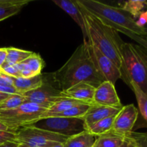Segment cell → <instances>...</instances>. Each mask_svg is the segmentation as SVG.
<instances>
[{
	"label": "cell",
	"instance_id": "obj_1",
	"mask_svg": "<svg viewBox=\"0 0 147 147\" xmlns=\"http://www.w3.org/2000/svg\"><path fill=\"white\" fill-rule=\"evenodd\" d=\"M52 76L60 90L79 83H86L96 88L106 81L96 65L87 40H83L64 65L52 73Z\"/></svg>",
	"mask_w": 147,
	"mask_h": 147
},
{
	"label": "cell",
	"instance_id": "obj_2",
	"mask_svg": "<svg viewBox=\"0 0 147 147\" xmlns=\"http://www.w3.org/2000/svg\"><path fill=\"white\" fill-rule=\"evenodd\" d=\"M78 6L84 19L88 40L96 46L106 57L111 60L120 70H121L123 63L121 47L124 42L122 41L120 36L118 34V32L106 25L98 18L86 11L81 6L78 4Z\"/></svg>",
	"mask_w": 147,
	"mask_h": 147
},
{
	"label": "cell",
	"instance_id": "obj_3",
	"mask_svg": "<svg viewBox=\"0 0 147 147\" xmlns=\"http://www.w3.org/2000/svg\"><path fill=\"white\" fill-rule=\"evenodd\" d=\"M78 5L98 18L106 25L125 35L146 36L144 28L139 27L131 15L121 7H113L96 0H76Z\"/></svg>",
	"mask_w": 147,
	"mask_h": 147
},
{
	"label": "cell",
	"instance_id": "obj_4",
	"mask_svg": "<svg viewBox=\"0 0 147 147\" xmlns=\"http://www.w3.org/2000/svg\"><path fill=\"white\" fill-rule=\"evenodd\" d=\"M121 54V79L129 86L134 82L147 93V52L139 45L123 42Z\"/></svg>",
	"mask_w": 147,
	"mask_h": 147
},
{
	"label": "cell",
	"instance_id": "obj_5",
	"mask_svg": "<svg viewBox=\"0 0 147 147\" xmlns=\"http://www.w3.org/2000/svg\"><path fill=\"white\" fill-rule=\"evenodd\" d=\"M46 111V108L26 102L14 109L0 111V122L5 125L9 131L16 133L19 129L32 126L40 121Z\"/></svg>",
	"mask_w": 147,
	"mask_h": 147
},
{
	"label": "cell",
	"instance_id": "obj_6",
	"mask_svg": "<svg viewBox=\"0 0 147 147\" xmlns=\"http://www.w3.org/2000/svg\"><path fill=\"white\" fill-rule=\"evenodd\" d=\"M68 137L34 126L22 128L16 132L19 147H50L55 143L65 144Z\"/></svg>",
	"mask_w": 147,
	"mask_h": 147
},
{
	"label": "cell",
	"instance_id": "obj_7",
	"mask_svg": "<svg viewBox=\"0 0 147 147\" xmlns=\"http://www.w3.org/2000/svg\"><path fill=\"white\" fill-rule=\"evenodd\" d=\"M32 126L68 138L87 131L83 119L78 118L50 117L41 119Z\"/></svg>",
	"mask_w": 147,
	"mask_h": 147
},
{
	"label": "cell",
	"instance_id": "obj_8",
	"mask_svg": "<svg viewBox=\"0 0 147 147\" xmlns=\"http://www.w3.org/2000/svg\"><path fill=\"white\" fill-rule=\"evenodd\" d=\"M61 91L56 86L53 78H52V80H48L47 78H45L43 74V83L40 87L21 96L25 98L26 102L35 103L48 109L52 105L61 98Z\"/></svg>",
	"mask_w": 147,
	"mask_h": 147
},
{
	"label": "cell",
	"instance_id": "obj_9",
	"mask_svg": "<svg viewBox=\"0 0 147 147\" xmlns=\"http://www.w3.org/2000/svg\"><path fill=\"white\" fill-rule=\"evenodd\" d=\"M139 111L134 104L123 106L113 121L111 131L122 136H127L132 132L137 121Z\"/></svg>",
	"mask_w": 147,
	"mask_h": 147
},
{
	"label": "cell",
	"instance_id": "obj_10",
	"mask_svg": "<svg viewBox=\"0 0 147 147\" xmlns=\"http://www.w3.org/2000/svg\"><path fill=\"white\" fill-rule=\"evenodd\" d=\"M88 43L90 51L93 54L99 71L103 75L106 80L115 85L118 79L121 78V72L120 69L112 62L111 60L103 54L96 46L89 41Z\"/></svg>",
	"mask_w": 147,
	"mask_h": 147
},
{
	"label": "cell",
	"instance_id": "obj_11",
	"mask_svg": "<svg viewBox=\"0 0 147 147\" xmlns=\"http://www.w3.org/2000/svg\"><path fill=\"white\" fill-rule=\"evenodd\" d=\"M93 102L94 104L100 106L116 109L123 108L120 98L116 93L115 85L107 80L103 82L96 88L93 96Z\"/></svg>",
	"mask_w": 147,
	"mask_h": 147
},
{
	"label": "cell",
	"instance_id": "obj_12",
	"mask_svg": "<svg viewBox=\"0 0 147 147\" xmlns=\"http://www.w3.org/2000/svg\"><path fill=\"white\" fill-rule=\"evenodd\" d=\"M96 88L86 83H79L66 90H62L60 97L74 99L84 103L94 104L93 96Z\"/></svg>",
	"mask_w": 147,
	"mask_h": 147
},
{
	"label": "cell",
	"instance_id": "obj_13",
	"mask_svg": "<svg viewBox=\"0 0 147 147\" xmlns=\"http://www.w3.org/2000/svg\"><path fill=\"white\" fill-rule=\"evenodd\" d=\"M121 109L108 107V106H100L97 104H92L89 107L83 119L86 124L87 131L90 126L99 121L104 119L109 116L117 115Z\"/></svg>",
	"mask_w": 147,
	"mask_h": 147
},
{
	"label": "cell",
	"instance_id": "obj_14",
	"mask_svg": "<svg viewBox=\"0 0 147 147\" xmlns=\"http://www.w3.org/2000/svg\"><path fill=\"white\" fill-rule=\"evenodd\" d=\"M53 2L55 3L57 7L65 11L75 22L77 23L78 25L81 30L83 34V40H88V34L85 25L84 19H83L82 13L80 8L75 1L70 0H53Z\"/></svg>",
	"mask_w": 147,
	"mask_h": 147
},
{
	"label": "cell",
	"instance_id": "obj_15",
	"mask_svg": "<svg viewBox=\"0 0 147 147\" xmlns=\"http://www.w3.org/2000/svg\"><path fill=\"white\" fill-rule=\"evenodd\" d=\"M44 65L41 56L34 53L25 60L17 64L22 78H31L41 74Z\"/></svg>",
	"mask_w": 147,
	"mask_h": 147
},
{
	"label": "cell",
	"instance_id": "obj_16",
	"mask_svg": "<svg viewBox=\"0 0 147 147\" xmlns=\"http://www.w3.org/2000/svg\"><path fill=\"white\" fill-rule=\"evenodd\" d=\"M43 83V74L31 78H13V87L19 95H22L40 87Z\"/></svg>",
	"mask_w": 147,
	"mask_h": 147
},
{
	"label": "cell",
	"instance_id": "obj_17",
	"mask_svg": "<svg viewBox=\"0 0 147 147\" xmlns=\"http://www.w3.org/2000/svg\"><path fill=\"white\" fill-rule=\"evenodd\" d=\"M30 2V0H0V22L17 14Z\"/></svg>",
	"mask_w": 147,
	"mask_h": 147
},
{
	"label": "cell",
	"instance_id": "obj_18",
	"mask_svg": "<svg viewBox=\"0 0 147 147\" xmlns=\"http://www.w3.org/2000/svg\"><path fill=\"white\" fill-rule=\"evenodd\" d=\"M82 103H84L78 101V100H74V99L67 98H61L60 100L56 101L48 109H47V111L41 116L40 120L41 119H47V118H49L50 116H51L52 115L61 113V112L65 111L66 110H68V109H71V108L74 107V106L82 104Z\"/></svg>",
	"mask_w": 147,
	"mask_h": 147
},
{
	"label": "cell",
	"instance_id": "obj_19",
	"mask_svg": "<svg viewBox=\"0 0 147 147\" xmlns=\"http://www.w3.org/2000/svg\"><path fill=\"white\" fill-rule=\"evenodd\" d=\"M97 139V136L91 134L88 131L75 136H70L65 143V147H92Z\"/></svg>",
	"mask_w": 147,
	"mask_h": 147
},
{
	"label": "cell",
	"instance_id": "obj_20",
	"mask_svg": "<svg viewBox=\"0 0 147 147\" xmlns=\"http://www.w3.org/2000/svg\"><path fill=\"white\" fill-rule=\"evenodd\" d=\"M116 116V115L109 116V117L99 121L97 123H94L93 126H90L88 131L97 137L111 131L113 121H114Z\"/></svg>",
	"mask_w": 147,
	"mask_h": 147
},
{
	"label": "cell",
	"instance_id": "obj_21",
	"mask_svg": "<svg viewBox=\"0 0 147 147\" xmlns=\"http://www.w3.org/2000/svg\"><path fill=\"white\" fill-rule=\"evenodd\" d=\"M129 87L134 93L139 111L147 124V93L142 90L139 86L134 82H131Z\"/></svg>",
	"mask_w": 147,
	"mask_h": 147
},
{
	"label": "cell",
	"instance_id": "obj_22",
	"mask_svg": "<svg viewBox=\"0 0 147 147\" xmlns=\"http://www.w3.org/2000/svg\"><path fill=\"white\" fill-rule=\"evenodd\" d=\"M7 56L6 63L17 65L22 63L33 54V52L21 50L15 47H7Z\"/></svg>",
	"mask_w": 147,
	"mask_h": 147
},
{
	"label": "cell",
	"instance_id": "obj_23",
	"mask_svg": "<svg viewBox=\"0 0 147 147\" xmlns=\"http://www.w3.org/2000/svg\"><path fill=\"white\" fill-rule=\"evenodd\" d=\"M90 105L86 104V103H82V104L74 106L71 109L66 110L61 113H56V114L52 115L50 117H63V118H78V119H83V116L88 110ZM49 117V118H50Z\"/></svg>",
	"mask_w": 147,
	"mask_h": 147
},
{
	"label": "cell",
	"instance_id": "obj_24",
	"mask_svg": "<svg viewBox=\"0 0 147 147\" xmlns=\"http://www.w3.org/2000/svg\"><path fill=\"white\" fill-rule=\"evenodd\" d=\"M146 7V0H129L125 1L121 8L129 12L136 20Z\"/></svg>",
	"mask_w": 147,
	"mask_h": 147
},
{
	"label": "cell",
	"instance_id": "obj_25",
	"mask_svg": "<svg viewBox=\"0 0 147 147\" xmlns=\"http://www.w3.org/2000/svg\"><path fill=\"white\" fill-rule=\"evenodd\" d=\"M126 136L118 135L113 132L110 131L107 134L98 136L97 140L104 147H119L123 142Z\"/></svg>",
	"mask_w": 147,
	"mask_h": 147
},
{
	"label": "cell",
	"instance_id": "obj_26",
	"mask_svg": "<svg viewBox=\"0 0 147 147\" xmlns=\"http://www.w3.org/2000/svg\"><path fill=\"white\" fill-rule=\"evenodd\" d=\"M26 103L25 98L19 94L11 95L8 98L0 103V111H8L18 107Z\"/></svg>",
	"mask_w": 147,
	"mask_h": 147
},
{
	"label": "cell",
	"instance_id": "obj_27",
	"mask_svg": "<svg viewBox=\"0 0 147 147\" xmlns=\"http://www.w3.org/2000/svg\"><path fill=\"white\" fill-rule=\"evenodd\" d=\"M0 70L3 72L5 74L8 75L9 76H11L12 78H20V70H19L18 66L17 65L10 64V63H6L2 65V67L0 68Z\"/></svg>",
	"mask_w": 147,
	"mask_h": 147
},
{
	"label": "cell",
	"instance_id": "obj_28",
	"mask_svg": "<svg viewBox=\"0 0 147 147\" xmlns=\"http://www.w3.org/2000/svg\"><path fill=\"white\" fill-rule=\"evenodd\" d=\"M136 141L139 147H147V134L131 132L129 134Z\"/></svg>",
	"mask_w": 147,
	"mask_h": 147
},
{
	"label": "cell",
	"instance_id": "obj_29",
	"mask_svg": "<svg viewBox=\"0 0 147 147\" xmlns=\"http://www.w3.org/2000/svg\"><path fill=\"white\" fill-rule=\"evenodd\" d=\"M16 142V133L11 131H0V144H4L5 142Z\"/></svg>",
	"mask_w": 147,
	"mask_h": 147
},
{
	"label": "cell",
	"instance_id": "obj_30",
	"mask_svg": "<svg viewBox=\"0 0 147 147\" xmlns=\"http://www.w3.org/2000/svg\"><path fill=\"white\" fill-rule=\"evenodd\" d=\"M126 36L129 37V38L131 39V40H134L135 42H136L139 45H140L141 47H143V48L147 52V40L144 38V37H141V36H137L136 35V34H129Z\"/></svg>",
	"mask_w": 147,
	"mask_h": 147
},
{
	"label": "cell",
	"instance_id": "obj_31",
	"mask_svg": "<svg viewBox=\"0 0 147 147\" xmlns=\"http://www.w3.org/2000/svg\"><path fill=\"white\" fill-rule=\"evenodd\" d=\"M119 147H139V146L136 141L129 135L124 138L122 144Z\"/></svg>",
	"mask_w": 147,
	"mask_h": 147
},
{
	"label": "cell",
	"instance_id": "obj_32",
	"mask_svg": "<svg viewBox=\"0 0 147 147\" xmlns=\"http://www.w3.org/2000/svg\"><path fill=\"white\" fill-rule=\"evenodd\" d=\"M0 84L4 86H13V78L9 76L0 70Z\"/></svg>",
	"mask_w": 147,
	"mask_h": 147
},
{
	"label": "cell",
	"instance_id": "obj_33",
	"mask_svg": "<svg viewBox=\"0 0 147 147\" xmlns=\"http://www.w3.org/2000/svg\"><path fill=\"white\" fill-rule=\"evenodd\" d=\"M136 22L139 27L144 28L145 26L147 25V10L143 11L139 14L138 20H136Z\"/></svg>",
	"mask_w": 147,
	"mask_h": 147
},
{
	"label": "cell",
	"instance_id": "obj_34",
	"mask_svg": "<svg viewBox=\"0 0 147 147\" xmlns=\"http://www.w3.org/2000/svg\"><path fill=\"white\" fill-rule=\"evenodd\" d=\"M0 92L4 93H7V94L13 95V94H18L17 90H15L13 86H4V85L0 84Z\"/></svg>",
	"mask_w": 147,
	"mask_h": 147
},
{
	"label": "cell",
	"instance_id": "obj_35",
	"mask_svg": "<svg viewBox=\"0 0 147 147\" xmlns=\"http://www.w3.org/2000/svg\"><path fill=\"white\" fill-rule=\"evenodd\" d=\"M7 56V47H1L0 48V68L2 67L3 65L5 63Z\"/></svg>",
	"mask_w": 147,
	"mask_h": 147
},
{
	"label": "cell",
	"instance_id": "obj_36",
	"mask_svg": "<svg viewBox=\"0 0 147 147\" xmlns=\"http://www.w3.org/2000/svg\"><path fill=\"white\" fill-rule=\"evenodd\" d=\"M0 147H19V145L17 142H8L0 144Z\"/></svg>",
	"mask_w": 147,
	"mask_h": 147
},
{
	"label": "cell",
	"instance_id": "obj_37",
	"mask_svg": "<svg viewBox=\"0 0 147 147\" xmlns=\"http://www.w3.org/2000/svg\"><path fill=\"white\" fill-rule=\"evenodd\" d=\"M10 96H11L10 94H7V93H1V92H0V103L2 102L3 100H5V99L8 98Z\"/></svg>",
	"mask_w": 147,
	"mask_h": 147
},
{
	"label": "cell",
	"instance_id": "obj_38",
	"mask_svg": "<svg viewBox=\"0 0 147 147\" xmlns=\"http://www.w3.org/2000/svg\"><path fill=\"white\" fill-rule=\"evenodd\" d=\"M9 131V130H8V128H7L5 125H4L1 122H0V131Z\"/></svg>",
	"mask_w": 147,
	"mask_h": 147
},
{
	"label": "cell",
	"instance_id": "obj_39",
	"mask_svg": "<svg viewBox=\"0 0 147 147\" xmlns=\"http://www.w3.org/2000/svg\"><path fill=\"white\" fill-rule=\"evenodd\" d=\"M50 147H65V146H64V144L55 143V144L52 145V146H50Z\"/></svg>",
	"mask_w": 147,
	"mask_h": 147
},
{
	"label": "cell",
	"instance_id": "obj_40",
	"mask_svg": "<svg viewBox=\"0 0 147 147\" xmlns=\"http://www.w3.org/2000/svg\"><path fill=\"white\" fill-rule=\"evenodd\" d=\"M92 147H104V146H102V145L100 144L98 142V140H97V139H96V142H95V143H94V144H93V146H92Z\"/></svg>",
	"mask_w": 147,
	"mask_h": 147
},
{
	"label": "cell",
	"instance_id": "obj_41",
	"mask_svg": "<svg viewBox=\"0 0 147 147\" xmlns=\"http://www.w3.org/2000/svg\"><path fill=\"white\" fill-rule=\"evenodd\" d=\"M144 30H145V31H146V35H147V25L145 26V27H144Z\"/></svg>",
	"mask_w": 147,
	"mask_h": 147
},
{
	"label": "cell",
	"instance_id": "obj_42",
	"mask_svg": "<svg viewBox=\"0 0 147 147\" xmlns=\"http://www.w3.org/2000/svg\"><path fill=\"white\" fill-rule=\"evenodd\" d=\"M143 37H144V38H145V39H146V40H147V35H146V36H143Z\"/></svg>",
	"mask_w": 147,
	"mask_h": 147
},
{
	"label": "cell",
	"instance_id": "obj_43",
	"mask_svg": "<svg viewBox=\"0 0 147 147\" xmlns=\"http://www.w3.org/2000/svg\"><path fill=\"white\" fill-rule=\"evenodd\" d=\"M146 7H147V1H146Z\"/></svg>",
	"mask_w": 147,
	"mask_h": 147
}]
</instances>
